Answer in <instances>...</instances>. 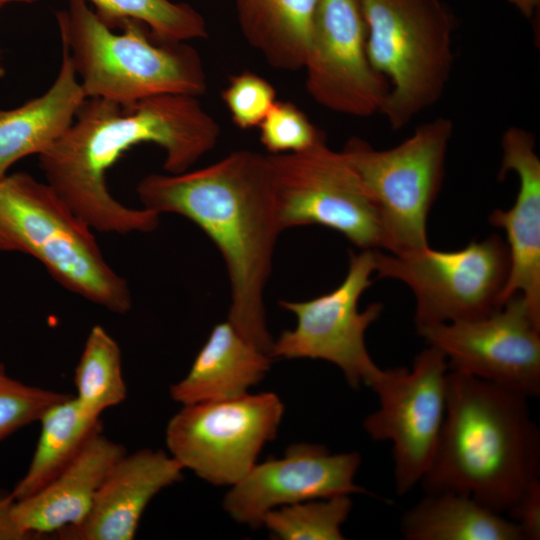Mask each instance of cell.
I'll return each instance as SVG.
<instances>
[{
	"mask_svg": "<svg viewBox=\"0 0 540 540\" xmlns=\"http://www.w3.org/2000/svg\"><path fill=\"white\" fill-rule=\"evenodd\" d=\"M220 128L198 97L164 94L130 104L86 98L64 135L39 155L46 182L92 229L151 232L159 214L131 208L109 192L106 172L132 147L153 143L170 174L187 171L211 151Z\"/></svg>",
	"mask_w": 540,
	"mask_h": 540,
	"instance_id": "obj_1",
	"label": "cell"
},
{
	"mask_svg": "<svg viewBox=\"0 0 540 540\" xmlns=\"http://www.w3.org/2000/svg\"><path fill=\"white\" fill-rule=\"evenodd\" d=\"M136 192L142 207L186 217L211 239L228 272V321L271 356L264 294L282 229L268 155L243 149L197 170L149 174Z\"/></svg>",
	"mask_w": 540,
	"mask_h": 540,
	"instance_id": "obj_2",
	"label": "cell"
},
{
	"mask_svg": "<svg viewBox=\"0 0 540 540\" xmlns=\"http://www.w3.org/2000/svg\"><path fill=\"white\" fill-rule=\"evenodd\" d=\"M540 476V431L528 397L449 370L446 410L425 494L453 492L507 514Z\"/></svg>",
	"mask_w": 540,
	"mask_h": 540,
	"instance_id": "obj_3",
	"label": "cell"
},
{
	"mask_svg": "<svg viewBox=\"0 0 540 540\" xmlns=\"http://www.w3.org/2000/svg\"><path fill=\"white\" fill-rule=\"evenodd\" d=\"M56 22L85 98L130 104L164 94L198 97L207 90L198 52L155 37L140 21H121L117 33L86 0H68Z\"/></svg>",
	"mask_w": 540,
	"mask_h": 540,
	"instance_id": "obj_4",
	"label": "cell"
},
{
	"mask_svg": "<svg viewBox=\"0 0 540 540\" xmlns=\"http://www.w3.org/2000/svg\"><path fill=\"white\" fill-rule=\"evenodd\" d=\"M91 229L47 182L26 172L0 180V252L30 255L67 290L124 314L132 306L130 289Z\"/></svg>",
	"mask_w": 540,
	"mask_h": 540,
	"instance_id": "obj_5",
	"label": "cell"
},
{
	"mask_svg": "<svg viewBox=\"0 0 540 540\" xmlns=\"http://www.w3.org/2000/svg\"><path fill=\"white\" fill-rule=\"evenodd\" d=\"M367 54L387 78L382 114L398 130L440 100L451 77L456 18L443 0H359Z\"/></svg>",
	"mask_w": 540,
	"mask_h": 540,
	"instance_id": "obj_6",
	"label": "cell"
},
{
	"mask_svg": "<svg viewBox=\"0 0 540 540\" xmlns=\"http://www.w3.org/2000/svg\"><path fill=\"white\" fill-rule=\"evenodd\" d=\"M452 133V121L437 117L393 148L378 150L353 137L341 150L377 205L389 253L429 246L427 217L441 189Z\"/></svg>",
	"mask_w": 540,
	"mask_h": 540,
	"instance_id": "obj_7",
	"label": "cell"
},
{
	"mask_svg": "<svg viewBox=\"0 0 540 540\" xmlns=\"http://www.w3.org/2000/svg\"><path fill=\"white\" fill-rule=\"evenodd\" d=\"M379 278L406 284L415 297L417 331L487 316L503 307L510 273L507 243L498 234L455 251L429 246L402 254L375 249Z\"/></svg>",
	"mask_w": 540,
	"mask_h": 540,
	"instance_id": "obj_8",
	"label": "cell"
},
{
	"mask_svg": "<svg viewBox=\"0 0 540 540\" xmlns=\"http://www.w3.org/2000/svg\"><path fill=\"white\" fill-rule=\"evenodd\" d=\"M268 160L282 231L321 225L361 249H387L375 201L343 153L325 139L302 152L269 154Z\"/></svg>",
	"mask_w": 540,
	"mask_h": 540,
	"instance_id": "obj_9",
	"label": "cell"
},
{
	"mask_svg": "<svg viewBox=\"0 0 540 540\" xmlns=\"http://www.w3.org/2000/svg\"><path fill=\"white\" fill-rule=\"evenodd\" d=\"M283 411L272 392L183 405L168 422L166 445L183 469L213 485L232 486L275 439Z\"/></svg>",
	"mask_w": 540,
	"mask_h": 540,
	"instance_id": "obj_10",
	"label": "cell"
},
{
	"mask_svg": "<svg viewBox=\"0 0 540 540\" xmlns=\"http://www.w3.org/2000/svg\"><path fill=\"white\" fill-rule=\"evenodd\" d=\"M344 280L332 291L305 301L281 300L279 305L297 319L293 330H284L274 341L271 357L310 358L333 363L351 388L371 386L383 369L371 358L365 332L383 309L372 303L360 311L358 303L372 284L375 249L350 252Z\"/></svg>",
	"mask_w": 540,
	"mask_h": 540,
	"instance_id": "obj_11",
	"label": "cell"
},
{
	"mask_svg": "<svg viewBox=\"0 0 540 540\" xmlns=\"http://www.w3.org/2000/svg\"><path fill=\"white\" fill-rule=\"evenodd\" d=\"M448 371L445 355L428 345L411 368L383 369L370 386L379 407L363 427L373 440L392 444L399 496L420 483L433 459L445 417Z\"/></svg>",
	"mask_w": 540,
	"mask_h": 540,
	"instance_id": "obj_12",
	"label": "cell"
},
{
	"mask_svg": "<svg viewBox=\"0 0 540 540\" xmlns=\"http://www.w3.org/2000/svg\"><path fill=\"white\" fill-rule=\"evenodd\" d=\"M417 332L445 355L449 370L528 398L540 394V322L521 294L487 316L436 324Z\"/></svg>",
	"mask_w": 540,
	"mask_h": 540,
	"instance_id": "obj_13",
	"label": "cell"
},
{
	"mask_svg": "<svg viewBox=\"0 0 540 540\" xmlns=\"http://www.w3.org/2000/svg\"><path fill=\"white\" fill-rule=\"evenodd\" d=\"M359 0H319L303 69L308 94L345 115L381 113L390 84L370 63Z\"/></svg>",
	"mask_w": 540,
	"mask_h": 540,
	"instance_id": "obj_14",
	"label": "cell"
},
{
	"mask_svg": "<svg viewBox=\"0 0 540 540\" xmlns=\"http://www.w3.org/2000/svg\"><path fill=\"white\" fill-rule=\"evenodd\" d=\"M360 464L358 452L332 454L320 444L295 443L283 457L255 464L231 486L223 508L235 521L258 528L267 512L281 506L367 493L354 483Z\"/></svg>",
	"mask_w": 540,
	"mask_h": 540,
	"instance_id": "obj_15",
	"label": "cell"
},
{
	"mask_svg": "<svg viewBox=\"0 0 540 540\" xmlns=\"http://www.w3.org/2000/svg\"><path fill=\"white\" fill-rule=\"evenodd\" d=\"M501 148L500 178L514 171L519 180L514 205L508 210L496 209L488 218L491 225L506 232L510 254L503 304L521 294L540 322V159L533 134L521 127L505 130Z\"/></svg>",
	"mask_w": 540,
	"mask_h": 540,
	"instance_id": "obj_16",
	"label": "cell"
},
{
	"mask_svg": "<svg viewBox=\"0 0 540 540\" xmlns=\"http://www.w3.org/2000/svg\"><path fill=\"white\" fill-rule=\"evenodd\" d=\"M183 467L161 450L126 453L102 482L85 520L60 536L69 540H131L141 516L162 489L183 478Z\"/></svg>",
	"mask_w": 540,
	"mask_h": 540,
	"instance_id": "obj_17",
	"label": "cell"
},
{
	"mask_svg": "<svg viewBox=\"0 0 540 540\" xmlns=\"http://www.w3.org/2000/svg\"><path fill=\"white\" fill-rule=\"evenodd\" d=\"M125 448L99 431L48 485L14 502L12 514L26 532L38 536L80 525L112 466Z\"/></svg>",
	"mask_w": 540,
	"mask_h": 540,
	"instance_id": "obj_18",
	"label": "cell"
},
{
	"mask_svg": "<svg viewBox=\"0 0 540 540\" xmlns=\"http://www.w3.org/2000/svg\"><path fill=\"white\" fill-rule=\"evenodd\" d=\"M85 99L70 58L62 50L56 78L43 94L0 109V180L17 161L41 155L60 139Z\"/></svg>",
	"mask_w": 540,
	"mask_h": 540,
	"instance_id": "obj_19",
	"label": "cell"
},
{
	"mask_svg": "<svg viewBox=\"0 0 540 540\" xmlns=\"http://www.w3.org/2000/svg\"><path fill=\"white\" fill-rule=\"evenodd\" d=\"M271 359L228 320L218 323L188 374L171 386L170 395L182 405L242 396L264 378Z\"/></svg>",
	"mask_w": 540,
	"mask_h": 540,
	"instance_id": "obj_20",
	"label": "cell"
},
{
	"mask_svg": "<svg viewBox=\"0 0 540 540\" xmlns=\"http://www.w3.org/2000/svg\"><path fill=\"white\" fill-rule=\"evenodd\" d=\"M243 36L269 65L303 69L319 0H235Z\"/></svg>",
	"mask_w": 540,
	"mask_h": 540,
	"instance_id": "obj_21",
	"label": "cell"
},
{
	"mask_svg": "<svg viewBox=\"0 0 540 540\" xmlns=\"http://www.w3.org/2000/svg\"><path fill=\"white\" fill-rule=\"evenodd\" d=\"M400 529L406 540H524L510 518L453 492L425 494L404 512Z\"/></svg>",
	"mask_w": 540,
	"mask_h": 540,
	"instance_id": "obj_22",
	"label": "cell"
},
{
	"mask_svg": "<svg viewBox=\"0 0 540 540\" xmlns=\"http://www.w3.org/2000/svg\"><path fill=\"white\" fill-rule=\"evenodd\" d=\"M40 435L30 465L10 493L15 501L43 489L78 455L88 439L102 431L100 419H91L74 396L48 408L39 419Z\"/></svg>",
	"mask_w": 540,
	"mask_h": 540,
	"instance_id": "obj_23",
	"label": "cell"
},
{
	"mask_svg": "<svg viewBox=\"0 0 540 540\" xmlns=\"http://www.w3.org/2000/svg\"><path fill=\"white\" fill-rule=\"evenodd\" d=\"M75 399L84 414L100 419L101 414L126 399L118 343L100 325L94 326L75 368Z\"/></svg>",
	"mask_w": 540,
	"mask_h": 540,
	"instance_id": "obj_24",
	"label": "cell"
},
{
	"mask_svg": "<svg viewBox=\"0 0 540 540\" xmlns=\"http://www.w3.org/2000/svg\"><path fill=\"white\" fill-rule=\"evenodd\" d=\"M97 15L115 28L121 21L142 22L164 41L186 42L208 36L206 21L193 7L170 0H86Z\"/></svg>",
	"mask_w": 540,
	"mask_h": 540,
	"instance_id": "obj_25",
	"label": "cell"
},
{
	"mask_svg": "<svg viewBox=\"0 0 540 540\" xmlns=\"http://www.w3.org/2000/svg\"><path fill=\"white\" fill-rule=\"evenodd\" d=\"M351 508L345 494L306 500L267 512L262 525L280 540H342L341 526Z\"/></svg>",
	"mask_w": 540,
	"mask_h": 540,
	"instance_id": "obj_26",
	"label": "cell"
},
{
	"mask_svg": "<svg viewBox=\"0 0 540 540\" xmlns=\"http://www.w3.org/2000/svg\"><path fill=\"white\" fill-rule=\"evenodd\" d=\"M69 396L22 383L10 377L0 364V442L39 421L48 408Z\"/></svg>",
	"mask_w": 540,
	"mask_h": 540,
	"instance_id": "obj_27",
	"label": "cell"
},
{
	"mask_svg": "<svg viewBox=\"0 0 540 540\" xmlns=\"http://www.w3.org/2000/svg\"><path fill=\"white\" fill-rule=\"evenodd\" d=\"M270 154L298 153L325 139L306 114L289 101H276L258 126Z\"/></svg>",
	"mask_w": 540,
	"mask_h": 540,
	"instance_id": "obj_28",
	"label": "cell"
},
{
	"mask_svg": "<svg viewBox=\"0 0 540 540\" xmlns=\"http://www.w3.org/2000/svg\"><path fill=\"white\" fill-rule=\"evenodd\" d=\"M222 100L233 123L243 130L258 127L277 101L272 84L251 71L232 76Z\"/></svg>",
	"mask_w": 540,
	"mask_h": 540,
	"instance_id": "obj_29",
	"label": "cell"
},
{
	"mask_svg": "<svg viewBox=\"0 0 540 540\" xmlns=\"http://www.w3.org/2000/svg\"><path fill=\"white\" fill-rule=\"evenodd\" d=\"M507 515L519 525L524 540L540 539V481L525 492Z\"/></svg>",
	"mask_w": 540,
	"mask_h": 540,
	"instance_id": "obj_30",
	"label": "cell"
},
{
	"mask_svg": "<svg viewBox=\"0 0 540 540\" xmlns=\"http://www.w3.org/2000/svg\"><path fill=\"white\" fill-rule=\"evenodd\" d=\"M15 500L11 494L0 497V540H27L34 535L24 531L12 514Z\"/></svg>",
	"mask_w": 540,
	"mask_h": 540,
	"instance_id": "obj_31",
	"label": "cell"
},
{
	"mask_svg": "<svg viewBox=\"0 0 540 540\" xmlns=\"http://www.w3.org/2000/svg\"><path fill=\"white\" fill-rule=\"evenodd\" d=\"M526 18H531L539 6L540 0H508Z\"/></svg>",
	"mask_w": 540,
	"mask_h": 540,
	"instance_id": "obj_32",
	"label": "cell"
},
{
	"mask_svg": "<svg viewBox=\"0 0 540 540\" xmlns=\"http://www.w3.org/2000/svg\"><path fill=\"white\" fill-rule=\"evenodd\" d=\"M38 0H0V8L14 3H23V4H31Z\"/></svg>",
	"mask_w": 540,
	"mask_h": 540,
	"instance_id": "obj_33",
	"label": "cell"
},
{
	"mask_svg": "<svg viewBox=\"0 0 540 540\" xmlns=\"http://www.w3.org/2000/svg\"><path fill=\"white\" fill-rule=\"evenodd\" d=\"M5 76V66H4V60H3V53L0 48V79Z\"/></svg>",
	"mask_w": 540,
	"mask_h": 540,
	"instance_id": "obj_34",
	"label": "cell"
}]
</instances>
